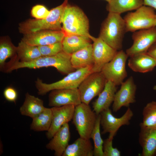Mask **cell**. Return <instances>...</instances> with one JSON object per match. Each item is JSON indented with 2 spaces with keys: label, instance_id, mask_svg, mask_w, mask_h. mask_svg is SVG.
Segmentation results:
<instances>
[{
  "label": "cell",
  "instance_id": "39",
  "mask_svg": "<svg viewBox=\"0 0 156 156\" xmlns=\"http://www.w3.org/2000/svg\"><path fill=\"white\" fill-rule=\"evenodd\" d=\"M155 26H156V24H155Z\"/></svg>",
  "mask_w": 156,
  "mask_h": 156
},
{
  "label": "cell",
  "instance_id": "7",
  "mask_svg": "<svg viewBox=\"0 0 156 156\" xmlns=\"http://www.w3.org/2000/svg\"><path fill=\"white\" fill-rule=\"evenodd\" d=\"M97 116L89 105L81 103L75 106L72 122L80 137L88 139L90 138Z\"/></svg>",
  "mask_w": 156,
  "mask_h": 156
},
{
  "label": "cell",
  "instance_id": "19",
  "mask_svg": "<svg viewBox=\"0 0 156 156\" xmlns=\"http://www.w3.org/2000/svg\"><path fill=\"white\" fill-rule=\"evenodd\" d=\"M117 86L112 81L107 80L103 90L93 103V110L97 115L109 108L114 101Z\"/></svg>",
  "mask_w": 156,
  "mask_h": 156
},
{
  "label": "cell",
  "instance_id": "3",
  "mask_svg": "<svg viewBox=\"0 0 156 156\" xmlns=\"http://www.w3.org/2000/svg\"><path fill=\"white\" fill-rule=\"evenodd\" d=\"M68 1L64 0L62 4L53 8L45 18L29 19L20 23L18 28L20 32L25 34L43 30H62L63 16Z\"/></svg>",
  "mask_w": 156,
  "mask_h": 156
},
{
  "label": "cell",
  "instance_id": "6",
  "mask_svg": "<svg viewBox=\"0 0 156 156\" xmlns=\"http://www.w3.org/2000/svg\"><path fill=\"white\" fill-rule=\"evenodd\" d=\"M123 19L126 32H134L155 26L156 13L153 8L143 5L135 11L128 13Z\"/></svg>",
  "mask_w": 156,
  "mask_h": 156
},
{
  "label": "cell",
  "instance_id": "22",
  "mask_svg": "<svg viewBox=\"0 0 156 156\" xmlns=\"http://www.w3.org/2000/svg\"><path fill=\"white\" fill-rule=\"evenodd\" d=\"M45 108L42 99L27 92L23 103L19 110L22 115L32 119L40 114Z\"/></svg>",
  "mask_w": 156,
  "mask_h": 156
},
{
  "label": "cell",
  "instance_id": "28",
  "mask_svg": "<svg viewBox=\"0 0 156 156\" xmlns=\"http://www.w3.org/2000/svg\"><path fill=\"white\" fill-rule=\"evenodd\" d=\"M52 118L51 108L46 107L40 114L32 118L30 125L31 129L36 131H47L51 127Z\"/></svg>",
  "mask_w": 156,
  "mask_h": 156
},
{
  "label": "cell",
  "instance_id": "26",
  "mask_svg": "<svg viewBox=\"0 0 156 156\" xmlns=\"http://www.w3.org/2000/svg\"><path fill=\"white\" fill-rule=\"evenodd\" d=\"M144 5L143 0H110L106 9L109 12L119 14L136 10Z\"/></svg>",
  "mask_w": 156,
  "mask_h": 156
},
{
  "label": "cell",
  "instance_id": "14",
  "mask_svg": "<svg viewBox=\"0 0 156 156\" xmlns=\"http://www.w3.org/2000/svg\"><path fill=\"white\" fill-rule=\"evenodd\" d=\"M65 35L62 30H43L24 34L21 40L29 45L38 47L61 42Z\"/></svg>",
  "mask_w": 156,
  "mask_h": 156
},
{
  "label": "cell",
  "instance_id": "20",
  "mask_svg": "<svg viewBox=\"0 0 156 156\" xmlns=\"http://www.w3.org/2000/svg\"><path fill=\"white\" fill-rule=\"evenodd\" d=\"M128 65L133 71L144 73L152 71L156 67V62L146 52L129 57Z\"/></svg>",
  "mask_w": 156,
  "mask_h": 156
},
{
  "label": "cell",
  "instance_id": "27",
  "mask_svg": "<svg viewBox=\"0 0 156 156\" xmlns=\"http://www.w3.org/2000/svg\"><path fill=\"white\" fill-rule=\"evenodd\" d=\"M17 54L19 62H27L42 56L38 47L29 45L21 40L16 47Z\"/></svg>",
  "mask_w": 156,
  "mask_h": 156
},
{
  "label": "cell",
  "instance_id": "29",
  "mask_svg": "<svg viewBox=\"0 0 156 156\" xmlns=\"http://www.w3.org/2000/svg\"><path fill=\"white\" fill-rule=\"evenodd\" d=\"M101 116L97 115L96 121L94 128L91 135L93 141L94 147L93 155L94 156H103V140L101 137L100 132Z\"/></svg>",
  "mask_w": 156,
  "mask_h": 156
},
{
  "label": "cell",
  "instance_id": "25",
  "mask_svg": "<svg viewBox=\"0 0 156 156\" xmlns=\"http://www.w3.org/2000/svg\"><path fill=\"white\" fill-rule=\"evenodd\" d=\"M10 58H11V60L8 64L5 70L18 59L16 47L9 40H1L0 42V69L1 71L4 72L6 61Z\"/></svg>",
  "mask_w": 156,
  "mask_h": 156
},
{
  "label": "cell",
  "instance_id": "15",
  "mask_svg": "<svg viewBox=\"0 0 156 156\" xmlns=\"http://www.w3.org/2000/svg\"><path fill=\"white\" fill-rule=\"evenodd\" d=\"M81 103L78 88L53 90L49 96V105L52 107L68 105L75 106Z\"/></svg>",
  "mask_w": 156,
  "mask_h": 156
},
{
  "label": "cell",
  "instance_id": "1",
  "mask_svg": "<svg viewBox=\"0 0 156 156\" xmlns=\"http://www.w3.org/2000/svg\"><path fill=\"white\" fill-rule=\"evenodd\" d=\"M52 67L61 73L67 75L76 70L71 62V55L63 51L51 56H42L37 59L27 62H22L18 60L14 62L8 69L7 73L23 68L37 69Z\"/></svg>",
  "mask_w": 156,
  "mask_h": 156
},
{
  "label": "cell",
  "instance_id": "34",
  "mask_svg": "<svg viewBox=\"0 0 156 156\" xmlns=\"http://www.w3.org/2000/svg\"><path fill=\"white\" fill-rule=\"evenodd\" d=\"M3 95L7 101L15 103L18 97V94L16 90L11 87H8L4 90Z\"/></svg>",
  "mask_w": 156,
  "mask_h": 156
},
{
  "label": "cell",
  "instance_id": "9",
  "mask_svg": "<svg viewBox=\"0 0 156 156\" xmlns=\"http://www.w3.org/2000/svg\"><path fill=\"white\" fill-rule=\"evenodd\" d=\"M106 81L101 72L89 75L78 88L81 102L89 105L91 101L103 90Z\"/></svg>",
  "mask_w": 156,
  "mask_h": 156
},
{
  "label": "cell",
  "instance_id": "13",
  "mask_svg": "<svg viewBox=\"0 0 156 156\" xmlns=\"http://www.w3.org/2000/svg\"><path fill=\"white\" fill-rule=\"evenodd\" d=\"M120 89L116 92L112 106L113 111L116 112L123 107H129L135 103L137 86L133 78L130 77L120 84Z\"/></svg>",
  "mask_w": 156,
  "mask_h": 156
},
{
  "label": "cell",
  "instance_id": "31",
  "mask_svg": "<svg viewBox=\"0 0 156 156\" xmlns=\"http://www.w3.org/2000/svg\"><path fill=\"white\" fill-rule=\"evenodd\" d=\"M42 56H51L62 51V42L38 47Z\"/></svg>",
  "mask_w": 156,
  "mask_h": 156
},
{
  "label": "cell",
  "instance_id": "35",
  "mask_svg": "<svg viewBox=\"0 0 156 156\" xmlns=\"http://www.w3.org/2000/svg\"><path fill=\"white\" fill-rule=\"evenodd\" d=\"M147 53L153 57L156 62V42L150 47Z\"/></svg>",
  "mask_w": 156,
  "mask_h": 156
},
{
  "label": "cell",
  "instance_id": "36",
  "mask_svg": "<svg viewBox=\"0 0 156 156\" xmlns=\"http://www.w3.org/2000/svg\"><path fill=\"white\" fill-rule=\"evenodd\" d=\"M144 5L156 10V0H143Z\"/></svg>",
  "mask_w": 156,
  "mask_h": 156
},
{
  "label": "cell",
  "instance_id": "23",
  "mask_svg": "<svg viewBox=\"0 0 156 156\" xmlns=\"http://www.w3.org/2000/svg\"><path fill=\"white\" fill-rule=\"evenodd\" d=\"M91 40L86 36L75 35H65L62 41V51L71 55L90 44Z\"/></svg>",
  "mask_w": 156,
  "mask_h": 156
},
{
  "label": "cell",
  "instance_id": "10",
  "mask_svg": "<svg viewBox=\"0 0 156 156\" xmlns=\"http://www.w3.org/2000/svg\"><path fill=\"white\" fill-rule=\"evenodd\" d=\"M100 114V124L103 129L102 134L109 133L108 138L113 139L122 126L129 125L130 121L133 115V111L129 107L124 114L120 118L114 117L109 108L103 110Z\"/></svg>",
  "mask_w": 156,
  "mask_h": 156
},
{
  "label": "cell",
  "instance_id": "37",
  "mask_svg": "<svg viewBox=\"0 0 156 156\" xmlns=\"http://www.w3.org/2000/svg\"><path fill=\"white\" fill-rule=\"evenodd\" d=\"M153 89L155 90H156V85H155L153 87Z\"/></svg>",
  "mask_w": 156,
  "mask_h": 156
},
{
  "label": "cell",
  "instance_id": "24",
  "mask_svg": "<svg viewBox=\"0 0 156 156\" xmlns=\"http://www.w3.org/2000/svg\"><path fill=\"white\" fill-rule=\"evenodd\" d=\"M71 62L75 69L93 66L94 60L92 44H89L85 47L71 55Z\"/></svg>",
  "mask_w": 156,
  "mask_h": 156
},
{
  "label": "cell",
  "instance_id": "18",
  "mask_svg": "<svg viewBox=\"0 0 156 156\" xmlns=\"http://www.w3.org/2000/svg\"><path fill=\"white\" fill-rule=\"evenodd\" d=\"M70 133L68 123L64 124L57 131L49 142L46 148L54 151V155L61 156L68 145Z\"/></svg>",
  "mask_w": 156,
  "mask_h": 156
},
{
  "label": "cell",
  "instance_id": "38",
  "mask_svg": "<svg viewBox=\"0 0 156 156\" xmlns=\"http://www.w3.org/2000/svg\"><path fill=\"white\" fill-rule=\"evenodd\" d=\"M105 0L107 2V3H108L110 1V0Z\"/></svg>",
  "mask_w": 156,
  "mask_h": 156
},
{
  "label": "cell",
  "instance_id": "12",
  "mask_svg": "<svg viewBox=\"0 0 156 156\" xmlns=\"http://www.w3.org/2000/svg\"><path fill=\"white\" fill-rule=\"evenodd\" d=\"M92 40L93 42L92 46L94 60L92 72H100L104 66L112 59L118 51L99 37L96 38L93 37Z\"/></svg>",
  "mask_w": 156,
  "mask_h": 156
},
{
  "label": "cell",
  "instance_id": "4",
  "mask_svg": "<svg viewBox=\"0 0 156 156\" xmlns=\"http://www.w3.org/2000/svg\"><path fill=\"white\" fill-rule=\"evenodd\" d=\"M62 24V30L65 35L86 36L91 40L93 37L89 34V23L87 17L77 6L68 3L64 11Z\"/></svg>",
  "mask_w": 156,
  "mask_h": 156
},
{
  "label": "cell",
  "instance_id": "16",
  "mask_svg": "<svg viewBox=\"0 0 156 156\" xmlns=\"http://www.w3.org/2000/svg\"><path fill=\"white\" fill-rule=\"evenodd\" d=\"M75 106L68 105L51 108L52 113L51 127L46 133L48 139H51L64 124L72 120Z\"/></svg>",
  "mask_w": 156,
  "mask_h": 156
},
{
  "label": "cell",
  "instance_id": "17",
  "mask_svg": "<svg viewBox=\"0 0 156 156\" xmlns=\"http://www.w3.org/2000/svg\"><path fill=\"white\" fill-rule=\"evenodd\" d=\"M139 142L142 149L141 156H156V127H146L140 123Z\"/></svg>",
  "mask_w": 156,
  "mask_h": 156
},
{
  "label": "cell",
  "instance_id": "32",
  "mask_svg": "<svg viewBox=\"0 0 156 156\" xmlns=\"http://www.w3.org/2000/svg\"><path fill=\"white\" fill-rule=\"evenodd\" d=\"M113 139L109 138L103 140V156H120V152L112 146Z\"/></svg>",
  "mask_w": 156,
  "mask_h": 156
},
{
  "label": "cell",
  "instance_id": "21",
  "mask_svg": "<svg viewBox=\"0 0 156 156\" xmlns=\"http://www.w3.org/2000/svg\"><path fill=\"white\" fill-rule=\"evenodd\" d=\"M93 148L90 139L80 137L68 145L62 156H92Z\"/></svg>",
  "mask_w": 156,
  "mask_h": 156
},
{
  "label": "cell",
  "instance_id": "2",
  "mask_svg": "<svg viewBox=\"0 0 156 156\" xmlns=\"http://www.w3.org/2000/svg\"><path fill=\"white\" fill-rule=\"evenodd\" d=\"M125 24L120 14L109 12L103 22L99 37L112 47L118 51L122 49Z\"/></svg>",
  "mask_w": 156,
  "mask_h": 156
},
{
  "label": "cell",
  "instance_id": "11",
  "mask_svg": "<svg viewBox=\"0 0 156 156\" xmlns=\"http://www.w3.org/2000/svg\"><path fill=\"white\" fill-rule=\"evenodd\" d=\"M133 32L132 36L133 44L125 52L129 57L147 52L156 42V26Z\"/></svg>",
  "mask_w": 156,
  "mask_h": 156
},
{
  "label": "cell",
  "instance_id": "33",
  "mask_svg": "<svg viewBox=\"0 0 156 156\" xmlns=\"http://www.w3.org/2000/svg\"><path fill=\"white\" fill-rule=\"evenodd\" d=\"M49 10L44 5L38 4L34 6L31 10L32 16L36 19H42L46 18L49 14Z\"/></svg>",
  "mask_w": 156,
  "mask_h": 156
},
{
  "label": "cell",
  "instance_id": "5",
  "mask_svg": "<svg viewBox=\"0 0 156 156\" xmlns=\"http://www.w3.org/2000/svg\"><path fill=\"white\" fill-rule=\"evenodd\" d=\"M92 68V66H89L77 69L62 79L51 83H44L38 78L35 81L38 93L39 95H44L54 90L78 88L86 77L93 73Z\"/></svg>",
  "mask_w": 156,
  "mask_h": 156
},
{
  "label": "cell",
  "instance_id": "8",
  "mask_svg": "<svg viewBox=\"0 0 156 156\" xmlns=\"http://www.w3.org/2000/svg\"><path fill=\"white\" fill-rule=\"evenodd\" d=\"M129 57L122 49L117 51L109 62L105 64L101 71L106 79L116 86L120 85L127 75L126 63Z\"/></svg>",
  "mask_w": 156,
  "mask_h": 156
},
{
  "label": "cell",
  "instance_id": "30",
  "mask_svg": "<svg viewBox=\"0 0 156 156\" xmlns=\"http://www.w3.org/2000/svg\"><path fill=\"white\" fill-rule=\"evenodd\" d=\"M142 121L140 123L148 127H156V101L146 104L142 111Z\"/></svg>",
  "mask_w": 156,
  "mask_h": 156
}]
</instances>
